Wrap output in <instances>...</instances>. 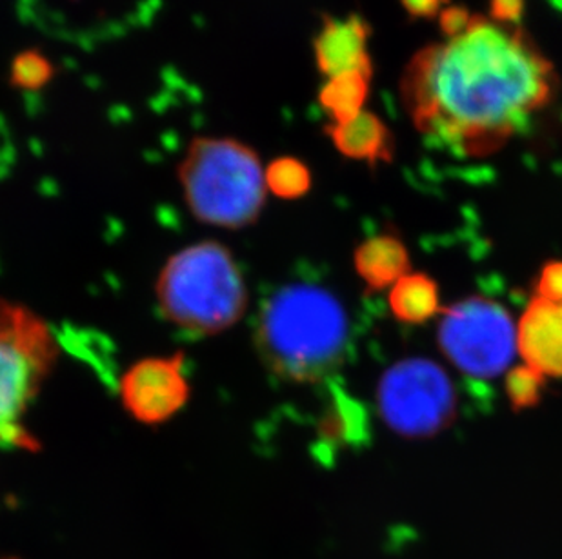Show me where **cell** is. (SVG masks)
<instances>
[{
	"label": "cell",
	"mask_w": 562,
	"mask_h": 559,
	"mask_svg": "<svg viewBox=\"0 0 562 559\" xmlns=\"http://www.w3.org/2000/svg\"><path fill=\"white\" fill-rule=\"evenodd\" d=\"M555 64L520 24L473 13L464 32L417 49L398 93L415 129L462 159L497 153L552 106Z\"/></svg>",
	"instance_id": "1"
},
{
	"label": "cell",
	"mask_w": 562,
	"mask_h": 559,
	"mask_svg": "<svg viewBox=\"0 0 562 559\" xmlns=\"http://www.w3.org/2000/svg\"><path fill=\"white\" fill-rule=\"evenodd\" d=\"M255 345L268 369L290 384H321L345 365L350 322L323 285H282L262 304Z\"/></svg>",
	"instance_id": "2"
},
{
	"label": "cell",
	"mask_w": 562,
	"mask_h": 559,
	"mask_svg": "<svg viewBox=\"0 0 562 559\" xmlns=\"http://www.w3.org/2000/svg\"><path fill=\"white\" fill-rule=\"evenodd\" d=\"M157 301L168 322L213 336L234 328L248 309V287L224 243H193L173 254L157 278Z\"/></svg>",
	"instance_id": "3"
},
{
	"label": "cell",
	"mask_w": 562,
	"mask_h": 559,
	"mask_svg": "<svg viewBox=\"0 0 562 559\" xmlns=\"http://www.w3.org/2000/svg\"><path fill=\"white\" fill-rule=\"evenodd\" d=\"M179 180L191 215L207 226L245 229L265 209V168L257 151L237 138H193Z\"/></svg>",
	"instance_id": "4"
},
{
	"label": "cell",
	"mask_w": 562,
	"mask_h": 559,
	"mask_svg": "<svg viewBox=\"0 0 562 559\" xmlns=\"http://www.w3.org/2000/svg\"><path fill=\"white\" fill-rule=\"evenodd\" d=\"M57 356L48 326L26 307L0 298V448L41 450L24 425V414Z\"/></svg>",
	"instance_id": "5"
},
{
	"label": "cell",
	"mask_w": 562,
	"mask_h": 559,
	"mask_svg": "<svg viewBox=\"0 0 562 559\" xmlns=\"http://www.w3.org/2000/svg\"><path fill=\"white\" fill-rule=\"evenodd\" d=\"M376 406L387 427L408 438H426L450 427L457 411L456 389L431 360L408 358L382 375Z\"/></svg>",
	"instance_id": "6"
},
{
	"label": "cell",
	"mask_w": 562,
	"mask_h": 559,
	"mask_svg": "<svg viewBox=\"0 0 562 559\" xmlns=\"http://www.w3.org/2000/svg\"><path fill=\"white\" fill-rule=\"evenodd\" d=\"M437 342L446 358L464 375L494 378L514 360L517 329L501 304L470 296L445 312Z\"/></svg>",
	"instance_id": "7"
},
{
	"label": "cell",
	"mask_w": 562,
	"mask_h": 559,
	"mask_svg": "<svg viewBox=\"0 0 562 559\" xmlns=\"http://www.w3.org/2000/svg\"><path fill=\"white\" fill-rule=\"evenodd\" d=\"M119 391L124 409L137 422L146 425L165 423L190 400L184 354L140 360L126 370Z\"/></svg>",
	"instance_id": "8"
},
{
	"label": "cell",
	"mask_w": 562,
	"mask_h": 559,
	"mask_svg": "<svg viewBox=\"0 0 562 559\" xmlns=\"http://www.w3.org/2000/svg\"><path fill=\"white\" fill-rule=\"evenodd\" d=\"M372 35V24L362 15H324L313 37V57L318 73L324 79H331L353 71H375L370 55Z\"/></svg>",
	"instance_id": "9"
},
{
	"label": "cell",
	"mask_w": 562,
	"mask_h": 559,
	"mask_svg": "<svg viewBox=\"0 0 562 559\" xmlns=\"http://www.w3.org/2000/svg\"><path fill=\"white\" fill-rule=\"evenodd\" d=\"M517 351L542 376H562V304L536 296L517 328Z\"/></svg>",
	"instance_id": "10"
},
{
	"label": "cell",
	"mask_w": 562,
	"mask_h": 559,
	"mask_svg": "<svg viewBox=\"0 0 562 559\" xmlns=\"http://www.w3.org/2000/svg\"><path fill=\"white\" fill-rule=\"evenodd\" d=\"M334 148L342 157L368 166L390 164L395 155V138L381 116L364 110L346 122H329L324 127Z\"/></svg>",
	"instance_id": "11"
},
{
	"label": "cell",
	"mask_w": 562,
	"mask_h": 559,
	"mask_svg": "<svg viewBox=\"0 0 562 559\" xmlns=\"http://www.w3.org/2000/svg\"><path fill=\"white\" fill-rule=\"evenodd\" d=\"M356 270L372 289H384L408 275V249L393 235L368 238L357 248Z\"/></svg>",
	"instance_id": "12"
},
{
	"label": "cell",
	"mask_w": 562,
	"mask_h": 559,
	"mask_svg": "<svg viewBox=\"0 0 562 559\" xmlns=\"http://www.w3.org/2000/svg\"><path fill=\"white\" fill-rule=\"evenodd\" d=\"M375 71H353L324 80L318 90V106L329 122H346L367 110Z\"/></svg>",
	"instance_id": "13"
},
{
	"label": "cell",
	"mask_w": 562,
	"mask_h": 559,
	"mask_svg": "<svg viewBox=\"0 0 562 559\" xmlns=\"http://www.w3.org/2000/svg\"><path fill=\"white\" fill-rule=\"evenodd\" d=\"M390 309L398 322L420 326L440 311L439 289L428 275L408 273L393 285Z\"/></svg>",
	"instance_id": "14"
},
{
	"label": "cell",
	"mask_w": 562,
	"mask_h": 559,
	"mask_svg": "<svg viewBox=\"0 0 562 559\" xmlns=\"http://www.w3.org/2000/svg\"><path fill=\"white\" fill-rule=\"evenodd\" d=\"M368 431L370 425L364 407L339 387H334L328 409L318 425L321 438L334 445L361 444L367 442Z\"/></svg>",
	"instance_id": "15"
},
{
	"label": "cell",
	"mask_w": 562,
	"mask_h": 559,
	"mask_svg": "<svg viewBox=\"0 0 562 559\" xmlns=\"http://www.w3.org/2000/svg\"><path fill=\"white\" fill-rule=\"evenodd\" d=\"M266 187L282 201H297L312 190L313 174L303 160L281 157L265 169Z\"/></svg>",
	"instance_id": "16"
},
{
	"label": "cell",
	"mask_w": 562,
	"mask_h": 559,
	"mask_svg": "<svg viewBox=\"0 0 562 559\" xmlns=\"http://www.w3.org/2000/svg\"><path fill=\"white\" fill-rule=\"evenodd\" d=\"M55 66L38 49H24L11 62L10 84L24 93H38L54 79Z\"/></svg>",
	"instance_id": "17"
},
{
	"label": "cell",
	"mask_w": 562,
	"mask_h": 559,
	"mask_svg": "<svg viewBox=\"0 0 562 559\" xmlns=\"http://www.w3.org/2000/svg\"><path fill=\"white\" fill-rule=\"evenodd\" d=\"M544 389V376L528 365L515 367L506 376V395L515 411L536 407Z\"/></svg>",
	"instance_id": "18"
},
{
	"label": "cell",
	"mask_w": 562,
	"mask_h": 559,
	"mask_svg": "<svg viewBox=\"0 0 562 559\" xmlns=\"http://www.w3.org/2000/svg\"><path fill=\"white\" fill-rule=\"evenodd\" d=\"M472 19L473 11L468 10L467 5L450 4L440 13L437 22L442 37L450 38L464 32Z\"/></svg>",
	"instance_id": "19"
},
{
	"label": "cell",
	"mask_w": 562,
	"mask_h": 559,
	"mask_svg": "<svg viewBox=\"0 0 562 559\" xmlns=\"http://www.w3.org/2000/svg\"><path fill=\"white\" fill-rule=\"evenodd\" d=\"M537 296L562 304V262L553 260L542 267L537 284Z\"/></svg>",
	"instance_id": "20"
},
{
	"label": "cell",
	"mask_w": 562,
	"mask_h": 559,
	"mask_svg": "<svg viewBox=\"0 0 562 559\" xmlns=\"http://www.w3.org/2000/svg\"><path fill=\"white\" fill-rule=\"evenodd\" d=\"M451 0H401L406 15L414 21H437Z\"/></svg>",
	"instance_id": "21"
},
{
	"label": "cell",
	"mask_w": 562,
	"mask_h": 559,
	"mask_svg": "<svg viewBox=\"0 0 562 559\" xmlns=\"http://www.w3.org/2000/svg\"><path fill=\"white\" fill-rule=\"evenodd\" d=\"M525 11L526 0H490L488 16L503 24H520Z\"/></svg>",
	"instance_id": "22"
},
{
	"label": "cell",
	"mask_w": 562,
	"mask_h": 559,
	"mask_svg": "<svg viewBox=\"0 0 562 559\" xmlns=\"http://www.w3.org/2000/svg\"><path fill=\"white\" fill-rule=\"evenodd\" d=\"M5 559H15V558H5Z\"/></svg>",
	"instance_id": "23"
}]
</instances>
